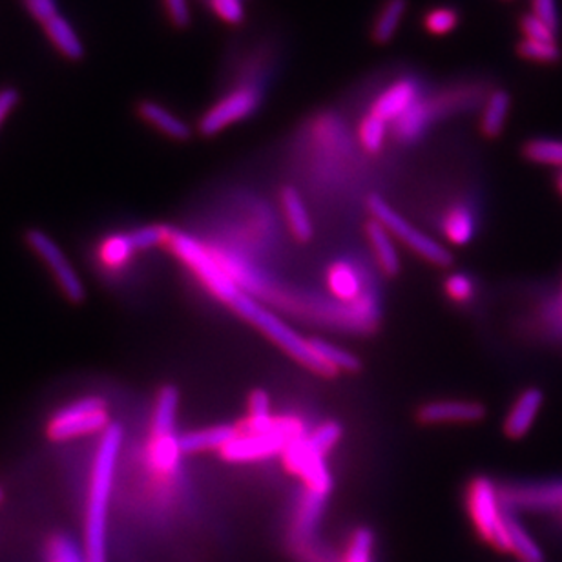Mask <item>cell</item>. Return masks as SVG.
<instances>
[{"label": "cell", "mask_w": 562, "mask_h": 562, "mask_svg": "<svg viewBox=\"0 0 562 562\" xmlns=\"http://www.w3.org/2000/svg\"><path fill=\"white\" fill-rule=\"evenodd\" d=\"M123 427L112 422L103 432L93 460L92 479L88 487L87 519H85V553L88 562H106V525L115 465L123 446Z\"/></svg>", "instance_id": "6da1fadb"}, {"label": "cell", "mask_w": 562, "mask_h": 562, "mask_svg": "<svg viewBox=\"0 0 562 562\" xmlns=\"http://www.w3.org/2000/svg\"><path fill=\"white\" fill-rule=\"evenodd\" d=\"M227 305L233 308L234 313H238L241 318L256 325L263 335L269 336L283 351L289 352V357L311 369L313 373L322 374V376L336 374V371H333L327 363L319 360L318 355L311 347V341L297 335L296 330H292L283 319L278 318L277 314L263 307L260 302L252 300L249 292H245L241 286L228 300Z\"/></svg>", "instance_id": "7a4b0ae2"}, {"label": "cell", "mask_w": 562, "mask_h": 562, "mask_svg": "<svg viewBox=\"0 0 562 562\" xmlns=\"http://www.w3.org/2000/svg\"><path fill=\"white\" fill-rule=\"evenodd\" d=\"M165 247H168L183 266L189 267L206 291H211L220 302L228 303V300L239 291L238 283L228 277V272L223 269L214 252L194 236L168 227Z\"/></svg>", "instance_id": "3957f363"}, {"label": "cell", "mask_w": 562, "mask_h": 562, "mask_svg": "<svg viewBox=\"0 0 562 562\" xmlns=\"http://www.w3.org/2000/svg\"><path fill=\"white\" fill-rule=\"evenodd\" d=\"M468 509L475 530L501 552L512 553L503 493L487 476H476L468 490Z\"/></svg>", "instance_id": "277c9868"}, {"label": "cell", "mask_w": 562, "mask_h": 562, "mask_svg": "<svg viewBox=\"0 0 562 562\" xmlns=\"http://www.w3.org/2000/svg\"><path fill=\"white\" fill-rule=\"evenodd\" d=\"M305 437L303 424L296 418L285 417L277 418L274 426L267 431L260 432H239L227 448H223V459L228 462H252V460L269 459L274 454L285 451L286 446L296 440V438Z\"/></svg>", "instance_id": "5b68a950"}, {"label": "cell", "mask_w": 562, "mask_h": 562, "mask_svg": "<svg viewBox=\"0 0 562 562\" xmlns=\"http://www.w3.org/2000/svg\"><path fill=\"white\" fill-rule=\"evenodd\" d=\"M109 404L98 396H88L71 402L49 418L46 435L52 442H68L76 438L88 437L109 429Z\"/></svg>", "instance_id": "8992f818"}, {"label": "cell", "mask_w": 562, "mask_h": 562, "mask_svg": "<svg viewBox=\"0 0 562 562\" xmlns=\"http://www.w3.org/2000/svg\"><path fill=\"white\" fill-rule=\"evenodd\" d=\"M369 211H371L374 222H379L382 227L387 228L393 238L402 241V244L406 245L407 249L417 252L424 260L437 267H448L451 263V252L443 245L438 244L437 239H432L431 236H427V234L418 231L415 225L407 222L406 217L398 214L380 195H371Z\"/></svg>", "instance_id": "52a82bcc"}, {"label": "cell", "mask_w": 562, "mask_h": 562, "mask_svg": "<svg viewBox=\"0 0 562 562\" xmlns=\"http://www.w3.org/2000/svg\"><path fill=\"white\" fill-rule=\"evenodd\" d=\"M26 244L43 260L44 266L48 267L49 272L54 274L55 283L68 302L79 305L87 300V286L71 266L68 256L60 250L52 236L38 228H30L26 233Z\"/></svg>", "instance_id": "ba28073f"}, {"label": "cell", "mask_w": 562, "mask_h": 562, "mask_svg": "<svg viewBox=\"0 0 562 562\" xmlns=\"http://www.w3.org/2000/svg\"><path fill=\"white\" fill-rule=\"evenodd\" d=\"M261 93L252 87H239L233 92L223 95L217 103L212 104L205 114L201 115V134L206 137L216 136L220 132L244 121L255 114L260 106Z\"/></svg>", "instance_id": "9c48e42d"}, {"label": "cell", "mask_w": 562, "mask_h": 562, "mask_svg": "<svg viewBox=\"0 0 562 562\" xmlns=\"http://www.w3.org/2000/svg\"><path fill=\"white\" fill-rule=\"evenodd\" d=\"M283 464L286 470L302 479L305 490L329 495L333 481L325 457L308 442L307 435L296 438L283 451Z\"/></svg>", "instance_id": "30bf717a"}, {"label": "cell", "mask_w": 562, "mask_h": 562, "mask_svg": "<svg viewBox=\"0 0 562 562\" xmlns=\"http://www.w3.org/2000/svg\"><path fill=\"white\" fill-rule=\"evenodd\" d=\"M509 508L562 514V481L533 482L501 490Z\"/></svg>", "instance_id": "8fae6325"}, {"label": "cell", "mask_w": 562, "mask_h": 562, "mask_svg": "<svg viewBox=\"0 0 562 562\" xmlns=\"http://www.w3.org/2000/svg\"><path fill=\"white\" fill-rule=\"evenodd\" d=\"M420 87L417 81L413 79H401V81L393 82L385 92L380 93L371 112L379 115L380 120H384L387 125L404 117L415 104L420 101Z\"/></svg>", "instance_id": "7c38bea8"}, {"label": "cell", "mask_w": 562, "mask_h": 562, "mask_svg": "<svg viewBox=\"0 0 562 562\" xmlns=\"http://www.w3.org/2000/svg\"><path fill=\"white\" fill-rule=\"evenodd\" d=\"M136 114L145 125L173 140H189L192 137V126L179 115L173 114L165 104L154 99H143L136 106Z\"/></svg>", "instance_id": "4fadbf2b"}, {"label": "cell", "mask_w": 562, "mask_h": 562, "mask_svg": "<svg viewBox=\"0 0 562 562\" xmlns=\"http://www.w3.org/2000/svg\"><path fill=\"white\" fill-rule=\"evenodd\" d=\"M486 412L481 404L465 401L429 402L420 407L418 418L424 424H471L484 418Z\"/></svg>", "instance_id": "5bb4252c"}, {"label": "cell", "mask_w": 562, "mask_h": 562, "mask_svg": "<svg viewBox=\"0 0 562 562\" xmlns=\"http://www.w3.org/2000/svg\"><path fill=\"white\" fill-rule=\"evenodd\" d=\"M542 391L537 387H530V390L522 391L517 401L514 402V406L508 412V417L504 420V432L509 438L525 437L526 432H530L531 426L536 424L539 413H541Z\"/></svg>", "instance_id": "9a60e30c"}, {"label": "cell", "mask_w": 562, "mask_h": 562, "mask_svg": "<svg viewBox=\"0 0 562 562\" xmlns=\"http://www.w3.org/2000/svg\"><path fill=\"white\" fill-rule=\"evenodd\" d=\"M239 427L231 424H217V426L203 427L195 431L184 432L179 437V446L183 454L205 453V451H222L238 437Z\"/></svg>", "instance_id": "2e32d148"}, {"label": "cell", "mask_w": 562, "mask_h": 562, "mask_svg": "<svg viewBox=\"0 0 562 562\" xmlns=\"http://www.w3.org/2000/svg\"><path fill=\"white\" fill-rule=\"evenodd\" d=\"M43 27L44 37L52 44V48L63 57V59L77 63L87 54L81 35L71 26V22L65 15H57L52 21L46 22Z\"/></svg>", "instance_id": "e0dca14e"}, {"label": "cell", "mask_w": 562, "mask_h": 562, "mask_svg": "<svg viewBox=\"0 0 562 562\" xmlns=\"http://www.w3.org/2000/svg\"><path fill=\"white\" fill-rule=\"evenodd\" d=\"M327 289L341 303H355L366 294L363 278L349 261H338L327 271Z\"/></svg>", "instance_id": "ac0fdd59"}, {"label": "cell", "mask_w": 562, "mask_h": 562, "mask_svg": "<svg viewBox=\"0 0 562 562\" xmlns=\"http://www.w3.org/2000/svg\"><path fill=\"white\" fill-rule=\"evenodd\" d=\"M369 245L373 249L374 260L387 277H395L401 271V256L396 252L395 241L387 228L379 222H369L366 227Z\"/></svg>", "instance_id": "d6986e66"}, {"label": "cell", "mask_w": 562, "mask_h": 562, "mask_svg": "<svg viewBox=\"0 0 562 562\" xmlns=\"http://www.w3.org/2000/svg\"><path fill=\"white\" fill-rule=\"evenodd\" d=\"M281 206L285 212L286 225H289L292 236L297 241H308L313 238V222L308 217L307 205L303 203L302 195L297 194V190L291 189V187L283 189Z\"/></svg>", "instance_id": "ffe728a7"}, {"label": "cell", "mask_w": 562, "mask_h": 562, "mask_svg": "<svg viewBox=\"0 0 562 562\" xmlns=\"http://www.w3.org/2000/svg\"><path fill=\"white\" fill-rule=\"evenodd\" d=\"M442 233L449 244H470L476 234L475 212L471 211L470 206L462 205V203L451 206L443 216Z\"/></svg>", "instance_id": "44dd1931"}, {"label": "cell", "mask_w": 562, "mask_h": 562, "mask_svg": "<svg viewBox=\"0 0 562 562\" xmlns=\"http://www.w3.org/2000/svg\"><path fill=\"white\" fill-rule=\"evenodd\" d=\"M181 457H183V451H181L176 432L154 435L150 446V460L157 473L167 476L176 475Z\"/></svg>", "instance_id": "7402d4cb"}, {"label": "cell", "mask_w": 562, "mask_h": 562, "mask_svg": "<svg viewBox=\"0 0 562 562\" xmlns=\"http://www.w3.org/2000/svg\"><path fill=\"white\" fill-rule=\"evenodd\" d=\"M512 110V95L506 90H495L487 98L486 106L482 112L481 131L490 139L501 136L508 121Z\"/></svg>", "instance_id": "603a6c76"}, {"label": "cell", "mask_w": 562, "mask_h": 562, "mask_svg": "<svg viewBox=\"0 0 562 562\" xmlns=\"http://www.w3.org/2000/svg\"><path fill=\"white\" fill-rule=\"evenodd\" d=\"M178 409L179 391L173 385H165L157 393L154 417H151V435H170V432H176Z\"/></svg>", "instance_id": "cb8c5ba5"}, {"label": "cell", "mask_w": 562, "mask_h": 562, "mask_svg": "<svg viewBox=\"0 0 562 562\" xmlns=\"http://www.w3.org/2000/svg\"><path fill=\"white\" fill-rule=\"evenodd\" d=\"M134 255L136 249L132 245L131 233L112 234L99 247V258L110 271H121Z\"/></svg>", "instance_id": "d4e9b609"}, {"label": "cell", "mask_w": 562, "mask_h": 562, "mask_svg": "<svg viewBox=\"0 0 562 562\" xmlns=\"http://www.w3.org/2000/svg\"><path fill=\"white\" fill-rule=\"evenodd\" d=\"M329 495L318 492H308L305 490L302 497V504L297 508L296 533L302 539H311L314 528L318 526L322 515H324L325 504Z\"/></svg>", "instance_id": "484cf974"}, {"label": "cell", "mask_w": 562, "mask_h": 562, "mask_svg": "<svg viewBox=\"0 0 562 562\" xmlns=\"http://www.w3.org/2000/svg\"><path fill=\"white\" fill-rule=\"evenodd\" d=\"M506 526H508L512 553L522 562H542V550L536 539L528 533L525 526L520 525V520L514 514H509L508 509H506Z\"/></svg>", "instance_id": "4316f807"}, {"label": "cell", "mask_w": 562, "mask_h": 562, "mask_svg": "<svg viewBox=\"0 0 562 562\" xmlns=\"http://www.w3.org/2000/svg\"><path fill=\"white\" fill-rule=\"evenodd\" d=\"M407 0H385L384 8L376 16L373 26V38L379 44L390 43L398 32L404 15H406Z\"/></svg>", "instance_id": "83f0119b"}, {"label": "cell", "mask_w": 562, "mask_h": 562, "mask_svg": "<svg viewBox=\"0 0 562 562\" xmlns=\"http://www.w3.org/2000/svg\"><path fill=\"white\" fill-rule=\"evenodd\" d=\"M429 120H431V106L420 99L404 117L396 121L393 131H395V136L398 139L404 140V143H412L420 134H424L427 125H429Z\"/></svg>", "instance_id": "f1b7e54d"}, {"label": "cell", "mask_w": 562, "mask_h": 562, "mask_svg": "<svg viewBox=\"0 0 562 562\" xmlns=\"http://www.w3.org/2000/svg\"><path fill=\"white\" fill-rule=\"evenodd\" d=\"M311 347L314 352L318 355L322 362L327 363L333 371H357L360 368L358 358L352 352L340 349V347L333 346L329 341L319 340V338H313Z\"/></svg>", "instance_id": "f546056e"}, {"label": "cell", "mask_w": 562, "mask_h": 562, "mask_svg": "<svg viewBox=\"0 0 562 562\" xmlns=\"http://www.w3.org/2000/svg\"><path fill=\"white\" fill-rule=\"evenodd\" d=\"M387 131H390V125L384 120H380L379 115L369 112L358 128L360 145L371 154H379L384 148Z\"/></svg>", "instance_id": "4dcf8cb0"}, {"label": "cell", "mask_w": 562, "mask_h": 562, "mask_svg": "<svg viewBox=\"0 0 562 562\" xmlns=\"http://www.w3.org/2000/svg\"><path fill=\"white\" fill-rule=\"evenodd\" d=\"M526 159L537 165L562 167V140L531 139L522 148Z\"/></svg>", "instance_id": "1f68e13d"}, {"label": "cell", "mask_w": 562, "mask_h": 562, "mask_svg": "<svg viewBox=\"0 0 562 562\" xmlns=\"http://www.w3.org/2000/svg\"><path fill=\"white\" fill-rule=\"evenodd\" d=\"M374 536L368 528H358L352 531L351 539L347 542L344 562H374Z\"/></svg>", "instance_id": "d6a6232c"}, {"label": "cell", "mask_w": 562, "mask_h": 562, "mask_svg": "<svg viewBox=\"0 0 562 562\" xmlns=\"http://www.w3.org/2000/svg\"><path fill=\"white\" fill-rule=\"evenodd\" d=\"M520 57L528 60H537V63H558L561 59V48L558 41H531L525 38L517 46Z\"/></svg>", "instance_id": "836d02e7"}, {"label": "cell", "mask_w": 562, "mask_h": 562, "mask_svg": "<svg viewBox=\"0 0 562 562\" xmlns=\"http://www.w3.org/2000/svg\"><path fill=\"white\" fill-rule=\"evenodd\" d=\"M167 225H146V227L132 231V245L136 252H146V250L156 249V247H165L167 241Z\"/></svg>", "instance_id": "e575fe53"}, {"label": "cell", "mask_w": 562, "mask_h": 562, "mask_svg": "<svg viewBox=\"0 0 562 562\" xmlns=\"http://www.w3.org/2000/svg\"><path fill=\"white\" fill-rule=\"evenodd\" d=\"M48 562H88V559L70 537L55 536L48 544Z\"/></svg>", "instance_id": "d590c367"}, {"label": "cell", "mask_w": 562, "mask_h": 562, "mask_svg": "<svg viewBox=\"0 0 562 562\" xmlns=\"http://www.w3.org/2000/svg\"><path fill=\"white\" fill-rule=\"evenodd\" d=\"M341 427L336 422H325L322 426L316 427L311 435H307L308 442L318 453L327 454L330 449L335 448L336 442L340 440Z\"/></svg>", "instance_id": "8d00e7d4"}, {"label": "cell", "mask_w": 562, "mask_h": 562, "mask_svg": "<svg viewBox=\"0 0 562 562\" xmlns=\"http://www.w3.org/2000/svg\"><path fill=\"white\" fill-rule=\"evenodd\" d=\"M457 24H459V15L451 8H437L429 11L424 19V26L432 35H448L449 32H453Z\"/></svg>", "instance_id": "74e56055"}, {"label": "cell", "mask_w": 562, "mask_h": 562, "mask_svg": "<svg viewBox=\"0 0 562 562\" xmlns=\"http://www.w3.org/2000/svg\"><path fill=\"white\" fill-rule=\"evenodd\" d=\"M446 292L448 296L457 303H468L475 297V281L471 280L468 274L454 272L446 280Z\"/></svg>", "instance_id": "f35d334b"}, {"label": "cell", "mask_w": 562, "mask_h": 562, "mask_svg": "<svg viewBox=\"0 0 562 562\" xmlns=\"http://www.w3.org/2000/svg\"><path fill=\"white\" fill-rule=\"evenodd\" d=\"M21 4L27 15L41 26L60 15L57 0H21Z\"/></svg>", "instance_id": "ab89813d"}, {"label": "cell", "mask_w": 562, "mask_h": 562, "mask_svg": "<svg viewBox=\"0 0 562 562\" xmlns=\"http://www.w3.org/2000/svg\"><path fill=\"white\" fill-rule=\"evenodd\" d=\"M212 11L227 24H239L245 19L244 0H209Z\"/></svg>", "instance_id": "60d3db41"}, {"label": "cell", "mask_w": 562, "mask_h": 562, "mask_svg": "<svg viewBox=\"0 0 562 562\" xmlns=\"http://www.w3.org/2000/svg\"><path fill=\"white\" fill-rule=\"evenodd\" d=\"M520 27L526 35L525 38H531V41H555V35H558L552 27L544 24L541 19H537L533 13L522 16Z\"/></svg>", "instance_id": "b9f144b4"}, {"label": "cell", "mask_w": 562, "mask_h": 562, "mask_svg": "<svg viewBox=\"0 0 562 562\" xmlns=\"http://www.w3.org/2000/svg\"><path fill=\"white\" fill-rule=\"evenodd\" d=\"M168 21L176 27H187L192 22L189 0H162Z\"/></svg>", "instance_id": "7bdbcfd3"}, {"label": "cell", "mask_w": 562, "mask_h": 562, "mask_svg": "<svg viewBox=\"0 0 562 562\" xmlns=\"http://www.w3.org/2000/svg\"><path fill=\"white\" fill-rule=\"evenodd\" d=\"M21 103V93L13 87L0 88V131L4 128L5 123L10 121L16 106Z\"/></svg>", "instance_id": "ee69618b"}, {"label": "cell", "mask_w": 562, "mask_h": 562, "mask_svg": "<svg viewBox=\"0 0 562 562\" xmlns=\"http://www.w3.org/2000/svg\"><path fill=\"white\" fill-rule=\"evenodd\" d=\"M533 15L552 27L553 32H559L558 0H533Z\"/></svg>", "instance_id": "f6af8a7d"}, {"label": "cell", "mask_w": 562, "mask_h": 562, "mask_svg": "<svg viewBox=\"0 0 562 562\" xmlns=\"http://www.w3.org/2000/svg\"><path fill=\"white\" fill-rule=\"evenodd\" d=\"M548 311H550V322H552L553 325V333L562 338V283L558 300L548 307Z\"/></svg>", "instance_id": "bcb514c9"}, {"label": "cell", "mask_w": 562, "mask_h": 562, "mask_svg": "<svg viewBox=\"0 0 562 562\" xmlns=\"http://www.w3.org/2000/svg\"><path fill=\"white\" fill-rule=\"evenodd\" d=\"M4 503V490L0 487V504Z\"/></svg>", "instance_id": "7dc6e473"}, {"label": "cell", "mask_w": 562, "mask_h": 562, "mask_svg": "<svg viewBox=\"0 0 562 562\" xmlns=\"http://www.w3.org/2000/svg\"><path fill=\"white\" fill-rule=\"evenodd\" d=\"M559 190H561V194H562V173H561V178H559Z\"/></svg>", "instance_id": "c3c4849f"}]
</instances>
